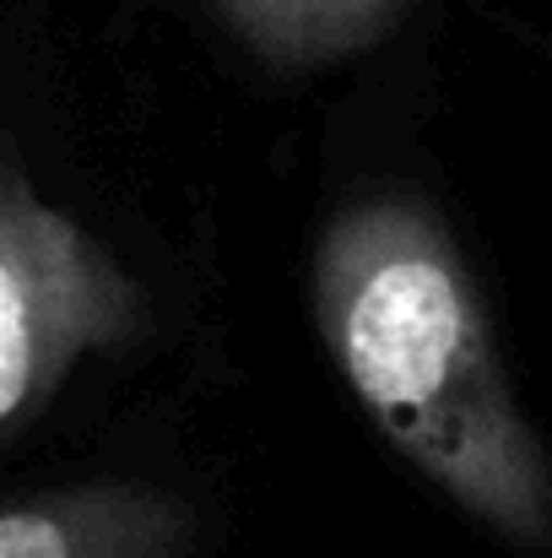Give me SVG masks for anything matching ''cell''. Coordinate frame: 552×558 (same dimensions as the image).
<instances>
[{
  "label": "cell",
  "instance_id": "obj_3",
  "mask_svg": "<svg viewBox=\"0 0 552 558\" xmlns=\"http://www.w3.org/2000/svg\"><path fill=\"white\" fill-rule=\"evenodd\" d=\"M200 510L180 488L87 477L0 499V558H195Z\"/></svg>",
  "mask_w": 552,
  "mask_h": 558
},
{
  "label": "cell",
  "instance_id": "obj_1",
  "mask_svg": "<svg viewBox=\"0 0 552 558\" xmlns=\"http://www.w3.org/2000/svg\"><path fill=\"white\" fill-rule=\"evenodd\" d=\"M309 310L390 456L499 548L552 558V439L444 206L412 185L347 195L320 222Z\"/></svg>",
  "mask_w": 552,
  "mask_h": 558
},
{
  "label": "cell",
  "instance_id": "obj_4",
  "mask_svg": "<svg viewBox=\"0 0 552 558\" xmlns=\"http://www.w3.org/2000/svg\"><path fill=\"white\" fill-rule=\"evenodd\" d=\"M217 22L271 71H326L379 49L412 0H206Z\"/></svg>",
  "mask_w": 552,
  "mask_h": 558
},
{
  "label": "cell",
  "instance_id": "obj_2",
  "mask_svg": "<svg viewBox=\"0 0 552 558\" xmlns=\"http://www.w3.org/2000/svg\"><path fill=\"white\" fill-rule=\"evenodd\" d=\"M147 282L0 153V439L147 331Z\"/></svg>",
  "mask_w": 552,
  "mask_h": 558
}]
</instances>
